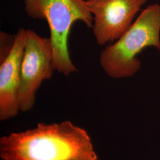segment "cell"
I'll use <instances>...</instances> for the list:
<instances>
[{"label":"cell","instance_id":"6da1fadb","mask_svg":"<svg viewBox=\"0 0 160 160\" xmlns=\"http://www.w3.org/2000/svg\"><path fill=\"white\" fill-rule=\"evenodd\" d=\"M2 160H97L86 130L70 121L39 123L25 131L0 139Z\"/></svg>","mask_w":160,"mask_h":160},{"label":"cell","instance_id":"7a4b0ae2","mask_svg":"<svg viewBox=\"0 0 160 160\" xmlns=\"http://www.w3.org/2000/svg\"><path fill=\"white\" fill-rule=\"evenodd\" d=\"M148 47L160 51L158 4L148 6L119 39L106 46L100 53V65L111 78L131 77L141 68L138 55Z\"/></svg>","mask_w":160,"mask_h":160},{"label":"cell","instance_id":"3957f363","mask_svg":"<svg viewBox=\"0 0 160 160\" xmlns=\"http://www.w3.org/2000/svg\"><path fill=\"white\" fill-rule=\"evenodd\" d=\"M29 17L45 20L50 29L53 48V67L68 76L78 69L69 56L68 36L74 23L81 21L92 28L93 17L85 0H23Z\"/></svg>","mask_w":160,"mask_h":160},{"label":"cell","instance_id":"277c9868","mask_svg":"<svg viewBox=\"0 0 160 160\" xmlns=\"http://www.w3.org/2000/svg\"><path fill=\"white\" fill-rule=\"evenodd\" d=\"M53 53L50 38L42 37L32 30H27L22 67L19 94L20 111L33 108L36 94L43 81L51 79Z\"/></svg>","mask_w":160,"mask_h":160},{"label":"cell","instance_id":"5b68a950","mask_svg":"<svg viewBox=\"0 0 160 160\" xmlns=\"http://www.w3.org/2000/svg\"><path fill=\"white\" fill-rule=\"evenodd\" d=\"M93 16L92 32L97 43L118 40L131 26L147 0H86Z\"/></svg>","mask_w":160,"mask_h":160},{"label":"cell","instance_id":"8992f818","mask_svg":"<svg viewBox=\"0 0 160 160\" xmlns=\"http://www.w3.org/2000/svg\"><path fill=\"white\" fill-rule=\"evenodd\" d=\"M27 39V30L21 28L14 36L13 46L0 65V119L16 116L20 109L21 67Z\"/></svg>","mask_w":160,"mask_h":160}]
</instances>
